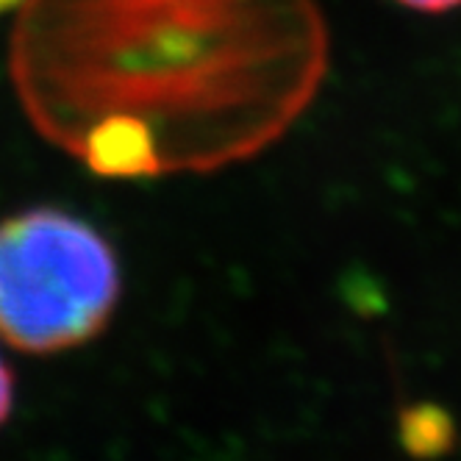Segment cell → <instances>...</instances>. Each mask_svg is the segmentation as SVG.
<instances>
[{
	"label": "cell",
	"instance_id": "1",
	"mask_svg": "<svg viewBox=\"0 0 461 461\" xmlns=\"http://www.w3.org/2000/svg\"><path fill=\"white\" fill-rule=\"evenodd\" d=\"M120 265L97 230L56 209L0 222V342L31 356L86 345L120 303Z\"/></svg>",
	"mask_w": 461,
	"mask_h": 461
},
{
	"label": "cell",
	"instance_id": "2",
	"mask_svg": "<svg viewBox=\"0 0 461 461\" xmlns=\"http://www.w3.org/2000/svg\"><path fill=\"white\" fill-rule=\"evenodd\" d=\"M401 439L417 458H434L453 445V422L437 406H417L401 417Z\"/></svg>",
	"mask_w": 461,
	"mask_h": 461
},
{
	"label": "cell",
	"instance_id": "3",
	"mask_svg": "<svg viewBox=\"0 0 461 461\" xmlns=\"http://www.w3.org/2000/svg\"><path fill=\"white\" fill-rule=\"evenodd\" d=\"M14 406V375L6 365V358L0 356V425H4Z\"/></svg>",
	"mask_w": 461,
	"mask_h": 461
},
{
	"label": "cell",
	"instance_id": "4",
	"mask_svg": "<svg viewBox=\"0 0 461 461\" xmlns=\"http://www.w3.org/2000/svg\"><path fill=\"white\" fill-rule=\"evenodd\" d=\"M398 4L417 9V12H450L456 6H461V0H398Z\"/></svg>",
	"mask_w": 461,
	"mask_h": 461
}]
</instances>
